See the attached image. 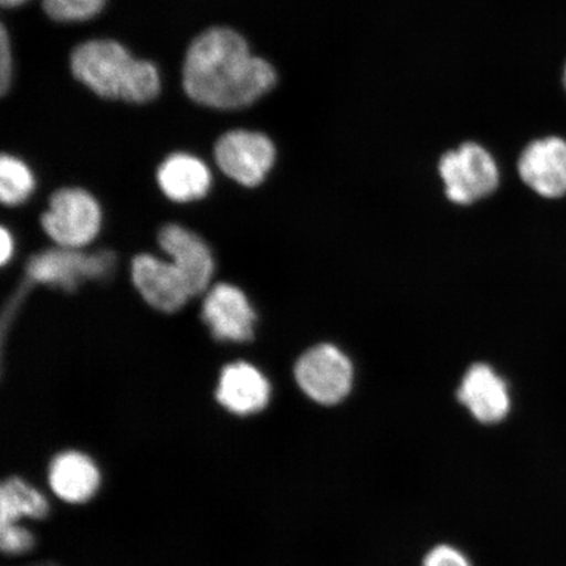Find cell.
Segmentation results:
<instances>
[{
    "mask_svg": "<svg viewBox=\"0 0 566 566\" xmlns=\"http://www.w3.org/2000/svg\"><path fill=\"white\" fill-rule=\"evenodd\" d=\"M277 75L263 59L253 56L247 41L229 28H211L190 44L182 84L198 104L217 109L251 105L274 87Z\"/></svg>",
    "mask_w": 566,
    "mask_h": 566,
    "instance_id": "1",
    "label": "cell"
},
{
    "mask_svg": "<svg viewBox=\"0 0 566 566\" xmlns=\"http://www.w3.org/2000/svg\"><path fill=\"white\" fill-rule=\"evenodd\" d=\"M70 63L76 80L104 98L147 103L159 94L158 69L134 60L116 41L84 42L71 53Z\"/></svg>",
    "mask_w": 566,
    "mask_h": 566,
    "instance_id": "2",
    "label": "cell"
},
{
    "mask_svg": "<svg viewBox=\"0 0 566 566\" xmlns=\"http://www.w3.org/2000/svg\"><path fill=\"white\" fill-rule=\"evenodd\" d=\"M102 209L96 198L81 188L56 190L41 217L42 229L62 248L80 250L102 229Z\"/></svg>",
    "mask_w": 566,
    "mask_h": 566,
    "instance_id": "3",
    "label": "cell"
},
{
    "mask_svg": "<svg viewBox=\"0 0 566 566\" xmlns=\"http://www.w3.org/2000/svg\"><path fill=\"white\" fill-rule=\"evenodd\" d=\"M440 174L446 196L459 205H470L494 192L500 174L492 155L476 144H465L443 155Z\"/></svg>",
    "mask_w": 566,
    "mask_h": 566,
    "instance_id": "4",
    "label": "cell"
},
{
    "mask_svg": "<svg viewBox=\"0 0 566 566\" xmlns=\"http://www.w3.org/2000/svg\"><path fill=\"white\" fill-rule=\"evenodd\" d=\"M353 365L334 345L323 344L304 353L295 365L296 384L308 398L323 406H335L349 395Z\"/></svg>",
    "mask_w": 566,
    "mask_h": 566,
    "instance_id": "5",
    "label": "cell"
},
{
    "mask_svg": "<svg viewBox=\"0 0 566 566\" xmlns=\"http://www.w3.org/2000/svg\"><path fill=\"white\" fill-rule=\"evenodd\" d=\"M216 161L222 172L247 188L260 186L275 160L273 142L264 134L233 130L218 139Z\"/></svg>",
    "mask_w": 566,
    "mask_h": 566,
    "instance_id": "6",
    "label": "cell"
},
{
    "mask_svg": "<svg viewBox=\"0 0 566 566\" xmlns=\"http://www.w3.org/2000/svg\"><path fill=\"white\" fill-rule=\"evenodd\" d=\"M111 261L108 253L86 254L59 247L56 250L35 254L27 265V274L32 281L70 292L84 280L104 275Z\"/></svg>",
    "mask_w": 566,
    "mask_h": 566,
    "instance_id": "7",
    "label": "cell"
},
{
    "mask_svg": "<svg viewBox=\"0 0 566 566\" xmlns=\"http://www.w3.org/2000/svg\"><path fill=\"white\" fill-rule=\"evenodd\" d=\"M202 321L218 342L247 343L253 338L256 313L242 290L218 283L203 301Z\"/></svg>",
    "mask_w": 566,
    "mask_h": 566,
    "instance_id": "8",
    "label": "cell"
},
{
    "mask_svg": "<svg viewBox=\"0 0 566 566\" xmlns=\"http://www.w3.org/2000/svg\"><path fill=\"white\" fill-rule=\"evenodd\" d=\"M132 281L142 298L161 313H176L192 294L186 279L172 263L139 254L132 263Z\"/></svg>",
    "mask_w": 566,
    "mask_h": 566,
    "instance_id": "9",
    "label": "cell"
},
{
    "mask_svg": "<svg viewBox=\"0 0 566 566\" xmlns=\"http://www.w3.org/2000/svg\"><path fill=\"white\" fill-rule=\"evenodd\" d=\"M518 172L522 181L541 197H565L566 140L548 137L531 142L521 155Z\"/></svg>",
    "mask_w": 566,
    "mask_h": 566,
    "instance_id": "10",
    "label": "cell"
},
{
    "mask_svg": "<svg viewBox=\"0 0 566 566\" xmlns=\"http://www.w3.org/2000/svg\"><path fill=\"white\" fill-rule=\"evenodd\" d=\"M158 240L161 250L186 279L190 294L197 296L207 292L216 264L205 240L196 232L174 223L159 231Z\"/></svg>",
    "mask_w": 566,
    "mask_h": 566,
    "instance_id": "11",
    "label": "cell"
},
{
    "mask_svg": "<svg viewBox=\"0 0 566 566\" xmlns=\"http://www.w3.org/2000/svg\"><path fill=\"white\" fill-rule=\"evenodd\" d=\"M458 399L483 423L504 420L512 407L505 380L484 364L470 367L458 389Z\"/></svg>",
    "mask_w": 566,
    "mask_h": 566,
    "instance_id": "12",
    "label": "cell"
},
{
    "mask_svg": "<svg viewBox=\"0 0 566 566\" xmlns=\"http://www.w3.org/2000/svg\"><path fill=\"white\" fill-rule=\"evenodd\" d=\"M216 399L232 413H256L271 400V385L256 367L247 363L230 364L219 377Z\"/></svg>",
    "mask_w": 566,
    "mask_h": 566,
    "instance_id": "13",
    "label": "cell"
},
{
    "mask_svg": "<svg viewBox=\"0 0 566 566\" xmlns=\"http://www.w3.org/2000/svg\"><path fill=\"white\" fill-rule=\"evenodd\" d=\"M157 179L161 192L174 202L200 200L209 193L211 174L201 159L177 153L161 163Z\"/></svg>",
    "mask_w": 566,
    "mask_h": 566,
    "instance_id": "14",
    "label": "cell"
},
{
    "mask_svg": "<svg viewBox=\"0 0 566 566\" xmlns=\"http://www.w3.org/2000/svg\"><path fill=\"white\" fill-rule=\"evenodd\" d=\"M49 483L60 499L76 504L94 495L101 476L90 458L81 452L70 451L54 459Z\"/></svg>",
    "mask_w": 566,
    "mask_h": 566,
    "instance_id": "15",
    "label": "cell"
},
{
    "mask_svg": "<svg viewBox=\"0 0 566 566\" xmlns=\"http://www.w3.org/2000/svg\"><path fill=\"white\" fill-rule=\"evenodd\" d=\"M49 512L44 495L20 479L4 481L0 488V528L15 525L20 518H44Z\"/></svg>",
    "mask_w": 566,
    "mask_h": 566,
    "instance_id": "16",
    "label": "cell"
},
{
    "mask_svg": "<svg viewBox=\"0 0 566 566\" xmlns=\"http://www.w3.org/2000/svg\"><path fill=\"white\" fill-rule=\"evenodd\" d=\"M34 189V177L24 161L11 155L0 159V198L7 207H17L30 198Z\"/></svg>",
    "mask_w": 566,
    "mask_h": 566,
    "instance_id": "17",
    "label": "cell"
},
{
    "mask_svg": "<svg viewBox=\"0 0 566 566\" xmlns=\"http://www.w3.org/2000/svg\"><path fill=\"white\" fill-rule=\"evenodd\" d=\"M49 18L56 21H84L95 18L105 6V0H44Z\"/></svg>",
    "mask_w": 566,
    "mask_h": 566,
    "instance_id": "18",
    "label": "cell"
},
{
    "mask_svg": "<svg viewBox=\"0 0 566 566\" xmlns=\"http://www.w3.org/2000/svg\"><path fill=\"white\" fill-rule=\"evenodd\" d=\"M34 544L30 531L17 525L0 528V547L6 554L19 555L32 549Z\"/></svg>",
    "mask_w": 566,
    "mask_h": 566,
    "instance_id": "19",
    "label": "cell"
},
{
    "mask_svg": "<svg viewBox=\"0 0 566 566\" xmlns=\"http://www.w3.org/2000/svg\"><path fill=\"white\" fill-rule=\"evenodd\" d=\"M422 566H472L462 552L450 546H438L424 557Z\"/></svg>",
    "mask_w": 566,
    "mask_h": 566,
    "instance_id": "20",
    "label": "cell"
},
{
    "mask_svg": "<svg viewBox=\"0 0 566 566\" xmlns=\"http://www.w3.org/2000/svg\"><path fill=\"white\" fill-rule=\"evenodd\" d=\"M12 76V55L9 34L6 27L0 31V94L4 96L10 88Z\"/></svg>",
    "mask_w": 566,
    "mask_h": 566,
    "instance_id": "21",
    "label": "cell"
},
{
    "mask_svg": "<svg viewBox=\"0 0 566 566\" xmlns=\"http://www.w3.org/2000/svg\"><path fill=\"white\" fill-rule=\"evenodd\" d=\"M13 239L9 230H0V263L6 265L12 258Z\"/></svg>",
    "mask_w": 566,
    "mask_h": 566,
    "instance_id": "22",
    "label": "cell"
},
{
    "mask_svg": "<svg viewBox=\"0 0 566 566\" xmlns=\"http://www.w3.org/2000/svg\"><path fill=\"white\" fill-rule=\"evenodd\" d=\"M27 2L28 0H0V3H2L3 7H7V9H13V7H19Z\"/></svg>",
    "mask_w": 566,
    "mask_h": 566,
    "instance_id": "23",
    "label": "cell"
},
{
    "mask_svg": "<svg viewBox=\"0 0 566 566\" xmlns=\"http://www.w3.org/2000/svg\"><path fill=\"white\" fill-rule=\"evenodd\" d=\"M564 84H565V88H566V66H565V71H564Z\"/></svg>",
    "mask_w": 566,
    "mask_h": 566,
    "instance_id": "24",
    "label": "cell"
}]
</instances>
